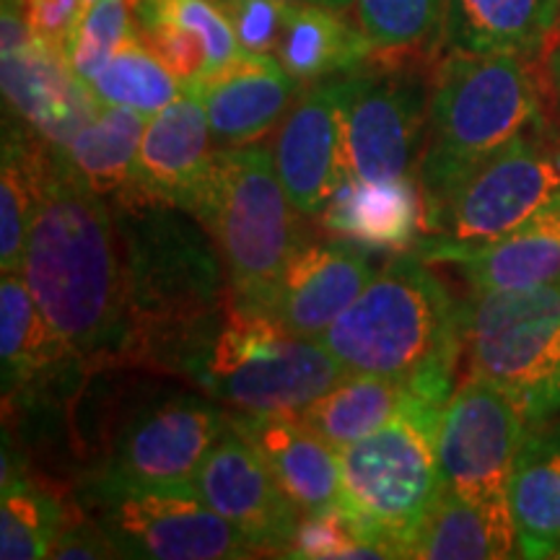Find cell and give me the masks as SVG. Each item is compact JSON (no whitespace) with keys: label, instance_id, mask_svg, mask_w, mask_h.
<instances>
[{"label":"cell","instance_id":"e575fe53","mask_svg":"<svg viewBox=\"0 0 560 560\" xmlns=\"http://www.w3.org/2000/svg\"><path fill=\"white\" fill-rule=\"evenodd\" d=\"M285 558H389L342 509L304 516Z\"/></svg>","mask_w":560,"mask_h":560},{"label":"cell","instance_id":"2e32d148","mask_svg":"<svg viewBox=\"0 0 560 560\" xmlns=\"http://www.w3.org/2000/svg\"><path fill=\"white\" fill-rule=\"evenodd\" d=\"M3 94L26 130L55 149H66L102 107L66 52L34 34L3 50Z\"/></svg>","mask_w":560,"mask_h":560},{"label":"cell","instance_id":"ac0fdd59","mask_svg":"<svg viewBox=\"0 0 560 560\" xmlns=\"http://www.w3.org/2000/svg\"><path fill=\"white\" fill-rule=\"evenodd\" d=\"M185 89L206 107L215 145L229 149L260 140L289 112L299 81L276 55L242 52Z\"/></svg>","mask_w":560,"mask_h":560},{"label":"cell","instance_id":"8d00e7d4","mask_svg":"<svg viewBox=\"0 0 560 560\" xmlns=\"http://www.w3.org/2000/svg\"><path fill=\"white\" fill-rule=\"evenodd\" d=\"M522 405L527 410L529 423L548 420L560 410V327L537 361L535 374L522 392Z\"/></svg>","mask_w":560,"mask_h":560},{"label":"cell","instance_id":"277c9868","mask_svg":"<svg viewBox=\"0 0 560 560\" xmlns=\"http://www.w3.org/2000/svg\"><path fill=\"white\" fill-rule=\"evenodd\" d=\"M520 55L446 52L429 96V145L418 159L423 208L467 170L542 120V89Z\"/></svg>","mask_w":560,"mask_h":560},{"label":"cell","instance_id":"3957f363","mask_svg":"<svg viewBox=\"0 0 560 560\" xmlns=\"http://www.w3.org/2000/svg\"><path fill=\"white\" fill-rule=\"evenodd\" d=\"M319 342L350 374L405 380L446 405L462 348L459 306L418 255L402 252L371 278Z\"/></svg>","mask_w":560,"mask_h":560},{"label":"cell","instance_id":"6da1fadb","mask_svg":"<svg viewBox=\"0 0 560 560\" xmlns=\"http://www.w3.org/2000/svg\"><path fill=\"white\" fill-rule=\"evenodd\" d=\"M24 276L34 301L83 369L132 363L128 276L115 210L50 145Z\"/></svg>","mask_w":560,"mask_h":560},{"label":"cell","instance_id":"30bf717a","mask_svg":"<svg viewBox=\"0 0 560 560\" xmlns=\"http://www.w3.org/2000/svg\"><path fill=\"white\" fill-rule=\"evenodd\" d=\"M529 425L522 397L486 376H470L454 389L441 416L439 462L444 488L511 535L516 529L509 482Z\"/></svg>","mask_w":560,"mask_h":560},{"label":"cell","instance_id":"83f0119b","mask_svg":"<svg viewBox=\"0 0 560 560\" xmlns=\"http://www.w3.org/2000/svg\"><path fill=\"white\" fill-rule=\"evenodd\" d=\"M423 397L405 380L374 374H350L338 387L314 400L310 408L299 410L296 416L304 425L342 452L346 446L369 436L384 423H389L397 412Z\"/></svg>","mask_w":560,"mask_h":560},{"label":"cell","instance_id":"8fae6325","mask_svg":"<svg viewBox=\"0 0 560 560\" xmlns=\"http://www.w3.org/2000/svg\"><path fill=\"white\" fill-rule=\"evenodd\" d=\"M226 425V412L198 395L140 405L115 433L94 478L130 488H192L200 462Z\"/></svg>","mask_w":560,"mask_h":560},{"label":"cell","instance_id":"5b68a950","mask_svg":"<svg viewBox=\"0 0 560 560\" xmlns=\"http://www.w3.org/2000/svg\"><path fill=\"white\" fill-rule=\"evenodd\" d=\"M187 213L198 219L226 265L229 293L240 310L270 314L280 276L301 240L276 159L265 143L219 149Z\"/></svg>","mask_w":560,"mask_h":560},{"label":"cell","instance_id":"7c38bea8","mask_svg":"<svg viewBox=\"0 0 560 560\" xmlns=\"http://www.w3.org/2000/svg\"><path fill=\"white\" fill-rule=\"evenodd\" d=\"M429 125L423 83L402 70H353L342 96L346 179L408 177Z\"/></svg>","mask_w":560,"mask_h":560},{"label":"cell","instance_id":"ba28073f","mask_svg":"<svg viewBox=\"0 0 560 560\" xmlns=\"http://www.w3.org/2000/svg\"><path fill=\"white\" fill-rule=\"evenodd\" d=\"M560 190V138L545 120L520 132L454 182L444 198L423 208L420 255L475 249L506 236Z\"/></svg>","mask_w":560,"mask_h":560},{"label":"cell","instance_id":"9a60e30c","mask_svg":"<svg viewBox=\"0 0 560 560\" xmlns=\"http://www.w3.org/2000/svg\"><path fill=\"white\" fill-rule=\"evenodd\" d=\"M348 73L317 81L293 104L280 125L276 149L278 177L301 215L325 210L346 182L342 164V96Z\"/></svg>","mask_w":560,"mask_h":560},{"label":"cell","instance_id":"f546056e","mask_svg":"<svg viewBox=\"0 0 560 560\" xmlns=\"http://www.w3.org/2000/svg\"><path fill=\"white\" fill-rule=\"evenodd\" d=\"M516 535L503 532L472 503L462 501L450 488L412 532L405 558L420 560H499L520 556Z\"/></svg>","mask_w":560,"mask_h":560},{"label":"cell","instance_id":"1f68e13d","mask_svg":"<svg viewBox=\"0 0 560 560\" xmlns=\"http://www.w3.org/2000/svg\"><path fill=\"white\" fill-rule=\"evenodd\" d=\"M89 89L104 107L136 109L145 117L185 94V83L145 45L138 30L89 81Z\"/></svg>","mask_w":560,"mask_h":560},{"label":"cell","instance_id":"7402d4cb","mask_svg":"<svg viewBox=\"0 0 560 560\" xmlns=\"http://www.w3.org/2000/svg\"><path fill=\"white\" fill-rule=\"evenodd\" d=\"M441 262L459 265L472 291L524 289L560 276V190L506 236L475 249L446 252Z\"/></svg>","mask_w":560,"mask_h":560},{"label":"cell","instance_id":"4fadbf2b","mask_svg":"<svg viewBox=\"0 0 560 560\" xmlns=\"http://www.w3.org/2000/svg\"><path fill=\"white\" fill-rule=\"evenodd\" d=\"M560 327V276L524 289L472 291L459 306V338L470 376L522 397Z\"/></svg>","mask_w":560,"mask_h":560},{"label":"cell","instance_id":"ab89813d","mask_svg":"<svg viewBox=\"0 0 560 560\" xmlns=\"http://www.w3.org/2000/svg\"><path fill=\"white\" fill-rule=\"evenodd\" d=\"M535 73L540 81L542 100L550 102L552 115L560 122V24L552 30L540 55L535 58Z\"/></svg>","mask_w":560,"mask_h":560},{"label":"cell","instance_id":"e0dca14e","mask_svg":"<svg viewBox=\"0 0 560 560\" xmlns=\"http://www.w3.org/2000/svg\"><path fill=\"white\" fill-rule=\"evenodd\" d=\"M374 276L369 257L350 244H301L280 276L270 317L296 338L319 340Z\"/></svg>","mask_w":560,"mask_h":560},{"label":"cell","instance_id":"5bb4252c","mask_svg":"<svg viewBox=\"0 0 560 560\" xmlns=\"http://www.w3.org/2000/svg\"><path fill=\"white\" fill-rule=\"evenodd\" d=\"M195 490L257 556H289L304 514L280 488L260 452L231 423L200 462Z\"/></svg>","mask_w":560,"mask_h":560},{"label":"cell","instance_id":"7bdbcfd3","mask_svg":"<svg viewBox=\"0 0 560 560\" xmlns=\"http://www.w3.org/2000/svg\"><path fill=\"white\" fill-rule=\"evenodd\" d=\"M558 24H560V21H558Z\"/></svg>","mask_w":560,"mask_h":560},{"label":"cell","instance_id":"f35d334b","mask_svg":"<svg viewBox=\"0 0 560 560\" xmlns=\"http://www.w3.org/2000/svg\"><path fill=\"white\" fill-rule=\"evenodd\" d=\"M50 558H60V560H68V558H117L115 550H112V545L107 540V535H104L100 524H96L86 511L79 509V516L73 520H66V527L60 529L58 540H55L52 550H50Z\"/></svg>","mask_w":560,"mask_h":560},{"label":"cell","instance_id":"b9f144b4","mask_svg":"<svg viewBox=\"0 0 560 560\" xmlns=\"http://www.w3.org/2000/svg\"><path fill=\"white\" fill-rule=\"evenodd\" d=\"M94 3H96V0H83V9H91Z\"/></svg>","mask_w":560,"mask_h":560},{"label":"cell","instance_id":"7a4b0ae2","mask_svg":"<svg viewBox=\"0 0 560 560\" xmlns=\"http://www.w3.org/2000/svg\"><path fill=\"white\" fill-rule=\"evenodd\" d=\"M112 210L128 276L132 363L182 371L229 306L221 252L185 208L132 192L112 200Z\"/></svg>","mask_w":560,"mask_h":560},{"label":"cell","instance_id":"9c48e42d","mask_svg":"<svg viewBox=\"0 0 560 560\" xmlns=\"http://www.w3.org/2000/svg\"><path fill=\"white\" fill-rule=\"evenodd\" d=\"M81 509L100 524L117 558L231 560L257 552L192 488H130L91 478Z\"/></svg>","mask_w":560,"mask_h":560},{"label":"cell","instance_id":"cb8c5ba5","mask_svg":"<svg viewBox=\"0 0 560 560\" xmlns=\"http://www.w3.org/2000/svg\"><path fill=\"white\" fill-rule=\"evenodd\" d=\"M75 361L34 301L21 272H3L0 280V363L3 402L32 395L42 376L55 374L58 363ZM79 363V361H75ZM81 366V363H79Z\"/></svg>","mask_w":560,"mask_h":560},{"label":"cell","instance_id":"d4e9b609","mask_svg":"<svg viewBox=\"0 0 560 560\" xmlns=\"http://www.w3.org/2000/svg\"><path fill=\"white\" fill-rule=\"evenodd\" d=\"M325 226L369 247L405 249L423 226V198L410 177L387 182L346 179L322 210Z\"/></svg>","mask_w":560,"mask_h":560},{"label":"cell","instance_id":"4dcf8cb0","mask_svg":"<svg viewBox=\"0 0 560 560\" xmlns=\"http://www.w3.org/2000/svg\"><path fill=\"white\" fill-rule=\"evenodd\" d=\"M66 509L52 493L34 486L19 467L3 459V490H0V558L42 560L66 527Z\"/></svg>","mask_w":560,"mask_h":560},{"label":"cell","instance_id":"d590c367","mask_svg":"<svg viewBox=\"0 0 560 560\" xmlns=\"http://www.w3.org/2000/svg\"><path fill=\"white\" fill-rule=\"evenodd\" d=\"M244 52L276 55L291 5L285 0H215Z\"/></svg>","mask_w":560,"mask_h":560},{"label":"cell","instance_id":"d6a6232c","mask_svg":"<svg viewBox=\"0 0 560 560\" xmlns=\"http://www.w3.org/2000/svg\"><path fill=\"white\" fill-rule=\"evenodd\" d=\"M446 0H355V16L374 52L416 50L441 34Z\"/></svg>","mask_w":560,"mask_h":560},{"label":"cell","instance_id":"f1b7e54d","mask_svg":"<svg viewBox=\"0 0 560 560\" xmlns=\"http://www.w3.org/2000/svg\"><path fill=\"white\" fill-rule=\"evenodd\" d=\"M50 143L26 132L3 138L0 166V270L21 272L37 221Z\"/></svg>","mask_w":560,"mask_h":560},{"label":"cell","instance_id":"603a6c76","mask_svg":"<svg viewBox=\"0 0 560 560\" xmlns=\"http://www.w3.org/2000/svg\"><path fill=\"white\" fill-rule=\"evenodd\" d=\"M516 548L522 558L560 556V425L532 423L509 482Z\"/></svg>","mask_w":560,"mask_h":560},{"label":"cell","instance_id":"44dd1931","mask_svg":"<svg viewBox=\"0 0 560 560\" xmlns=\"http://www.w3.org/2000/svg\"><path fill=\"white\" fill-rule=\"evenodd\" d=\"M560 21V0H446V52L520 55L535 62Z\"/></svg>","mask_w":560,"mask_h":560},{"label":"cell","instance_id":"484cf974","mask_svg":"<svg viewBox=\"0 0 560 560\" xmlns=\"http://www.w3.org/2000/svg\"><path fill=\"white\" fill-rule=\"evenodd\" d=\"M149 117L125 107H100L62 151L70 172L104 200L138 190V151Z\"/></svg>","mask_w":560,"mask_h":560},{"label":"cell","instance_id":"ffe728a7","mask_svg":"<svg viewBox=\"0 0 560 560\" xmlns=\"http://www.w3.org/2000/svg\"><path fill=\"white\" fill-rule=\"evenodd\" d=\"M213 132L202 102L185 89L179 100L149 117L138 151V190L190 210L213 164Z\"/></svg>","mask_w":560,"mask_h":560},{"label":"cell","instance_id":"60d3db41","mask_svg":"<svg viewBox=\"0 0 560 560\" xmlns=\"http://www.w3.org/2000/svg\"><path fill=\"white\" fill-rule=\"evenodd\" d=\"M285 3H304V5H325V9H335V11H342L348 9L353 0H285Z\"/></svg>","mask_w":560,"mask_h":560},{"label":"cell","instance_id":"52a82bcc","mask_svg":"<svg viewBox=\"0 0 560 560\" xmlns=\"http://www.w3.org/2000/svg\"><path fill=\"white\" fill-rule=\"evenodd\" d=\"M444 408L416 397L389 423L340 452V509L389 558H405L412 532L444 490L439 462Z\"/></svg>","mask_w":560,"mask_h":560},{"label":"cell","instance_id":"836d02e7","mask_svg":"<svg viewBox=\"0 0 560 560\" xmlns=\"http://www.w3.org/2000/svg\"><path fill=\"white\" fill-rule=\"evenodd\" d=\"M132 16H136V0H96L86 9L62 50L70 68L83 81L89 83L94 79L112 55L136 34L138 24H132Z\"/></svg>","mask_w":560,"mask_h":560},{"label":"cell","instance_id":"4316f807","mask_svg":"<svg viewBox=\"0 0 560 560\" xmlns=\"http://www.w3.org/2000/svg\"><path fill=\"white\" fill-rule=\"evenodd\" d=\"M371 52L361 26H350L335 9L293 3L276 58L299 83H317L361 70Z\"/></svg>","mask_w":560,"mask_h":560},{"label":"cell","instance_id":"d6986e66","mask_svg":"<svg viewBox=\"0 0 560 560\" xmlns=\"http://www.w3.org/2000/svg\"><path fill=\"white\" fill-rule=\"evenodd\" d=\"M229 423L260 452L301 514L340 509V452L296 412H242L229 416Z\"/></svg>","mask_w":560,"mask_h":560},{"label":"cell","instance_id":"8992f818","mask_svg":"<svg viewBox=\"0 0 560 560\" xmlns=\"http://www.w3.org/2000/svg\"><path fill=\"white\" fill-rule=\"evenodd\" d=\"M182 371L242 412H299L350 376L319 340L296 338L234 301Z\"/></svg>","mask_w":560,"mask_h":560},{"label":"cell","instance_id":"74e56055","mask_svg":"<svg viewBox=\"0 0 560 560\" xmlns=\"http://www.w3.org/2000/svg\"><path fill=\"white\" fill-rule=\"evenodd\" d=\"M83 13V0H26V24L34 37L50 42L60 50H66V42Z\"/></svg>","mask_w":560,"mask_h":560}]
</instances>
